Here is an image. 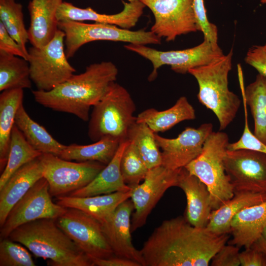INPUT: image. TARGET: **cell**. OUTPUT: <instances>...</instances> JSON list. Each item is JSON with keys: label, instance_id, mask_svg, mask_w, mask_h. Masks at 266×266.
I'll return each instance as SVG.
<instances>
[{"label": "cell", "instance_id": "1", "mask_svg": "<svg viewBox=\"0 0 266 266\" xmlns=\"http://www.w3.org/2000/svg\"><path fill=\"white\" fill-rule=\"evenodd\" d=\"M229 238L178 216L163 221L140 251L144 266H207Z\"/></svg>", "mask_w": 266, "mask_h": 266}, {"label": "cell", "instance_id": "2", "mask_svg": "<svg viewBox=\"0 0 266 266\" xmlns=\"http://www.w3.org/2000/svg\"><path fill=\"white\" fill-rule=\"evenodd\" d=\"M118 70L110 61L88 66L85 70L49 91L33 90L35 101L54 111L73 114L89 121L91 107L102 98L109 86L116 82Z\"/></svg>", "mask_w": 266, "mask_h": 266}, {"label": "cell", "instance_id": "3", "mask_svg": "<svg viewBox=\"0 0 266 266\" xmlns=\"http://www.w3.org/2000/svg\"><path fill=\"white\" fill-rule=\"evenodd\" d=\"M8 238L27 248L52 266H94L92 259L58 226L44 218L22 225Z\"/></svg>", "mask_w": 266, "mask_h": 266}, {"label": "cell", "instance_id": "4", "mask_svg": "<svg viewBox=\"0 0 266 266\" xmlns=\"http://www.w3.org/2000/svg\"><path fill=\"white\" fill-rule=\"evenodd\" d=\"M233 56L232 48L219 59L188 71L198 83L199 102L215 114L220 131L225 130L233 121L241 104L239 97L229 88Z\"/></svg>", "mask_w": 266, "mask_h": 266}, {"label": "cell", "instance_id": "5", "mask_svg": "<svg viewBox=\"0 0 266 266\" xmlns=\"http://www.w3.org/2000/svg\"><path fill=\"white\" fill-rule=\"evenodd\" d=\"M135 103L130 94L116 82L112 83L101 100L93 106L88 126L89 138L96 142L105 137L121 141L127 139L133 116Z\"/></svg>", "mask_w": 266, "mask_h": 266}, {"label": "cell", "instance_id": "6", "mask_svg": "<svg viewBox=\"0 0 266 266\" xmlns=\"http://www.w3.org/2000/svg\"><path fill=\"white\" fill-rule=\"evenodd\" d=\"M229 141L226 133L213 131L206 139L200 154L184 167L207 187L212 210L218 208L234 196L224 162Z\"/></svg>", "mask_w": 266, "mask_h": 266}, {"label": "cell", "instance_id": "7", "mask_svg": "<svg viewBox=\"0 0 266 266\" xmlns=\"http://www.w3.org/2000/svg\"><path fill=\"white\" fill-rule=\"evenodd\" d=\"M58 29L65 34V49L67 59L73 57L83 45L95 41L107 40L144 45L161 43V38L151 31H131L108 24L62 21L58 22Z\"/></svg>", "mask_w": 266, "mask_h": 266}, {"label": "cell", "instance_id": "8", "mask_svg": "<svg viewBox=\"0 0 266 266\" xmlns=\"http://www.w3.org/2000/svg\"><path fill=\"white\" fill-rule=\"evenodd\" d=\"M65 34L58 29L46 45L28 49L30 77L36 90L50 91L70 78L76 71L66 57Z\"/></svg>", "mask_w": 266, "mask_h": 266}, {"label": "cell", "instance_id": "9", "mask_svg": "<svg viewBox=\"0 0 266 266\" xmlns=\"http://www.w3.org/2000/svg\"><path fill=\"white\" fill-rule=\"evenodd\" d=\"M124 47L149 60L153 69L148 77L150 81L157 76L158 69L168 65L174 72L186 74L192 68L213 62L224 55L218 44L203 39L200 44L183 50L160 51L144 44L129 43Z\"/></svg>", "mask_w": 266, "mask_h": 266}, {"label": "cell", "instance_id": "10", "mask_svg": "<svg viewBox=\"0 0 266 266\" xmlns=\"http://www.w3.org/2000/svg\"><path fill=\"white\" fill-rule=\"evenodd\" d=\"M39 158L50 194L56 198L86 186L106 166L95 161L74 162L47 153L41 154Z\"/></svg>", "mask_w": 266, "mask_h": 266}, {"label": "cell", "instance_id": "11", "mask_svg": "<svg viewBox=\"0 0 266 266\" xmlns=\"http://www.w3.org/2000/svg\"><path fill=\"white\" fill-rule=\"evenodd\" d=\"M47 181L42 177L12 207L0 229V239L19 226L35 220L56 219L66 210L51 199Z\"/></svg>", "mask_w": 266, "mask_h": 266}, {"label": "cell", "instance_id": "12", "mask_svg": "<svg viewBox=\"0 0 266 266\" xmlns=\"http://www.w3.org/2000/svg\"><path fill=\"white\" fill-rule=\"evenodd\" d=\"M66 208L56 219L57 224L92 260L115 256L98 220L79 209Z\"/></svg>", "mask_w": 266, "mask_h": 266}, {"label": "cell", "instance_id": "13", "mask_svg": "<svg viewBox=\"0 0 266 266\" xmlns=\"http://www.w3.org/2000/svg\"><path fill=\"white\" fill-rule=\"evenodd\" d=\"M153 13L150 31L166 41L180 35L200 31L193 7L194 0H139Z\"/></svg>", "mask_w": 266, "mask_h": 266}, {"label": "cell", "instance_id": "14", "mask_svg": "<svg viewBox=\"0 0 266 266\" xmlns=\"http://www.w3.org/2000/svg\"><path fill=\"white\" fill-rule=\"evenodd\" d=\"M224 162L234 194H266V153L245 149H227Z\"/></svg>", "mask_w": 266, "mask_h": 266}, {"label": "cell", "instance_id": "15", "mask_svg": "<svg viewBox=\"0 0 266 266\" xmlns=\"http://www.w3.org/2000/svg\"><path fill=\"white\" fill-rule=\"evenodd\" d=\"M181 168L170 169L161 165L149 169L143 182L132 189L130 199L134 207L132 233L146 224L149 215L165 192L177 186Z\"/></svg>", "mask_w": 266, "mask_h": 266}, {"label": "cell", "instance_id": "16", "mask_svg": "<svg viewBox=\"0 0 266 266\" xmlns=\"http://www.w3.org/2000/svg\"><path fill=\"white\" fill-rule=\"evenodd\" d=\"M213 127L211 123L203 124L198 128L187 127L174 138H165L155 133L161 149L162 166L173 170L184 167L200 154Z\"/></svg>", "mask_w": 266, "mask_h": 266}, {"label": "cell", "instance_id": "17", "mask_svg": "<svg viewBox=\"0 0 266 266\" xmlns=\"http://www.w3.org/2000/svg\"><path fill=\"white\" fill-rule=\"evenodd\" d=\"M133 210L131 200L128 199L100 223L115 256L135 261L144 266L140 251L135 248L132 240L131 216Z\"/></svg>", "mask_w": 266, "mask_h": 266}, {"label": "cell", "instance_id": "18", "mask_svg": "<svg viewBox=\"0 0 266 266\" xmlns=\"http://www.w3.org/2000/svg\"><path fill=\"white\" fill-rule=\"evenodd\" d=\"M122 11L114 14H101L91 7L79 8L73 4L63 1L57 13V19L62 21H91L95 23L116 25L130 29L134 27L143 14L145 5L139 0L129 2H123Z\"/></svg>", "mask_w": 266, "mask_h": 266}, {"label": "cell", "instance_id": "19", "mask_svg": "<svg viewBox=\"0 0 266 266\" xmlns=\"http://www.w3.org/2000/svg\"><path fill=\"white\" fill-rule=\"evenodd\" d=\"M177 186L182 190L186 196V220L194 227H206L212 211L210 194L206 185L182 167Z\"/></svg>", "mask_w": 266, "mask_h": 266}, {"label": "cell", "instance_id": "20", "mask_svg": "<svg viewBox=\"0 0 266 266\" xmlns=\"http://www.w3.org/2000/svg\"><path fill=\"white\" fill-rule=\"evenodd\" d=\"M42 177L39 157L22 166L10 176L0 189V227L12 207Z\"/></svg>", "mask_w": 266, "mask_h": 266}, {"label": "cell", "instance_id": "21", "mask_svg": "<svg viewBox=\"0 0 266 266\" xmlns=\"http://www.w3.org/2000/svg\"><path fill=\"white\" fill-rule=\"evenodd\" d=\"M63 0H31L28 4L30 24L29 41L40 47L52 39L58 30V10Z\"/></svg>", "mask_w": 266, "mask_h": 266}, {"label": "cell", "instance_id": "22", "mask_svg": "<svg viewBox=\"0 0 266 266\" xmlns=\"http://www.w3.org/2000/svg\"><path fill=\"white\" fill-rule=\"evenodd\" d=\"M266 227V200L246 207L231 223L232 239L228 243L238 247H250L262 235Z\"/></svg>", "mask_w": 266, "mask_h": 266}, {"label": "cell", "instance_id": "23", "mask_svg": "<svg viewBox=\"0 0 266 266\" xmlns=\"http://www.w3.org/2000/svg\"><path fill=\"white\" fill-rule=\"evenodd\" d=\"M128 142L126 139L120 143L111 161L89 184L67 196L86 197L131 191L132 189L124 181L120 169L121 157Z\"/></svg>", "mask_w": 266, "mask_h": 266}, {"label": "cell", "instance_id": "24", "mask_svg": "<svg viewBox=\"0 0 266 266\" xmlns=\"http://www.w3.org/2000/svg\"><path fill=\"white\" fill-rule=\"evenodd\" d=\"M132 190L86 197L69 196L56 198V203L66 208L79 209L93 216L100 222L106 219L122 202L129 199Z\"/></svg>", "mask_w": 266, "mask_h": 266}, {"label": "cell", "instance_id": "25", "mask_svg": "<svg viewBox=\"0 0 266 266\" xmlns=\"http://www.w3.org/2000/svg\"><path fill=\"white\" fill-rule=\"evenodd\" d=\"M196 118L195 110L186 97H180L170 108L163 111L146 109L136 117V121L145 123L155 133L166 132L186 120Z\"/></svg>", "mask_w": 266, "mask_h": 266}, {"label": "cell", "instance_id": "26", "mask_svg": "<svg viewBox=\"0 0 266 266\" xmlns=\"http://www.w3.org/2000/svg\"><path fill=\"white\" fill-rule=\"evenodd\" d=\"M266 200V194L241 192L234 194L218 208L212 210L206 228L217 234H228L233 218L243 209Z\"/></svg>", "mask_w": 266, "mask_h": 266}, {"label": "cell", "instance_id": "27", "mask_svg": "<svg viewBox=\"0 0 266 266\" xmlns=\"http://www.w3.org/2000/svg\"><path fill=\"white\" fill-rule=\"evenodd\" d=\"M23 89L3 91L0 95V172L4 169L8 158L11 133L18 109L23 103Z\"/></svg>", "mask_w": 266, "mask_h": 266}, {"label": "cell", "instance_id": "28", "mask_svg": "<svg viewBox=\"0 0 266 266\" xmlns=\"http://www.w3.org/2000/svg\"><path fill=\"white\" fill-rule=\"evenodd\" d=\"M238 75L241 94L254 119L253 133L266 145V77L258 73L255 80L244 88L240 66L238 68Z\"/></svg>", "mask_w": 266, "mask_h": 266}, {"label": "cell", "instance_id": "29", "mask_svg": "<svg viewBox=\"0 0 266 266\" xmlns=\"http://www.w3.org/2000/svg\"><path fill=\"white\" fill-rule=\"evenodd\" d=\"M15 124L29 143L41 153L59 156L66 145L56 140L43 126L33 120L21 104L17 112Z\"/></svg>", "mask_w": 266, "mask_h": 266}, {"label": "cell", "instance_id": "30", "mask_svg": "<svg viewBox=\"0 0 266 266\" xmlns=\"http://www.w3.org/2000/svg\"><path fill=\"white\" fill-rule=\"evenodd\" d=\"M121 142L116 138L105 137L91 144H71L66 145L59 157L68 161H95L107 165L114 157Z\"/></svg>", "mask_w": 266, "mask_h": 266}, {"label": "cell", "instance_id": "31", "mask_svg": "<svg viewBox=\"0 0 266 266\" xmlns=\"http://www.w3.org/2000/svg\"><path fill=\"white\" fill-rule=\"evenodd\" d=\"M29 62L0 50V91L32 87Z\"/></svg>", "mask_w": 266, "mask_h": 266}, {"label": "cell", "instance_id": "32", "mask_svg": "<svg viewBox=\"0 0 266 266\" xmlns=\"http://www.w3.org/2000/svg\"><path fill=\"white\" fill-rule=\"evenodd\" d=\"M155 134L147 125L136 121L131 125L127 133V139L134 145L149 169L162 163L161 151Z\"/></svg>", "mask_w": 266, "mask_h": 266}, {"label": "cell", "instance_id": "33", "mask_svg": "<svg viewBox=\"0 0 266 266\" xmlns=\"http://www.w3.org/2000/svg\"><path fill=\"white\" fill-rule=\"evenodd\" d=\"M41 154L29 143L15 124L11 133L7 162L0 177V189L17 170Z\"/></svg>", "mask_w": 266, "mask_h": 266}, {"label": "cell", "instance_id": "34", "mask_svg": "<svg viewBox=\"0 0 266 266\" xmlns=\"http://www.w3.org/2000/svg\"><path fill=\"white\" fill-rule=\"evenodd\" d=\"M0 22L8 33L25 50L29 41L22 5L15 0H0Z\"/></svg>", "mask_w": 266, "mask_h": 266}, {"label": "cell", "instance_id": "35", "mask_svg": "<svg viewBox=\"0 0 266 266\" xmlns=\"http://www.w3.org/2000/svg\"><path fill=\"white\" fill-rule=\"evenodd\" d=\"M120 169L124 182L131 189L144 180L149 170L134 145L129 140L121 157Z\"/></svg>", "mask_w": 266, "mask_h": 266}, {"label": "cell", "instance_id": "36", "mask_svg": "<svg viewBox=\"0 0 266 266\" xmlns=\"http://www.w3.org/2000/svg\"><path fill=\"white\" fill-rule=\"evenodd\" d=\"M21 243L9 238L0 239V266H35L31 255Z\"/></svg>", "mask_w": 266, "mask_h": 266}, {"label": "cell", "instance_id": "37", "mask_svg": "<svg viewBox=\"0 0 266 266\" xmlns=\"http://www.w3.org/2000/svg\"><path fill=\"white\" fill-rule=\"evenodd\" d=\"M244 111V127L242 134L237 141L228 144L227 149L237 150H249L266 154V145L260 141L251 131L248 120L247 104L244 96L241 94Z\"/></svg>", "mask_w": 266, "mask_h": 266}, {"label": "cell", "instance_id": "38", "mask_svg": "<svg viewBox=\"0 0 266 266\" xmlns=\"http://www.w3.org/2000/svg\"><path fill=\"white\" fill-rule=\"evenodd\" d=\"M193 7L195 16L204 39L218 44L217 26L208 19L203 0H194Z\"/></svg>", "mask_w": 266, "mask_h": 266}, {"label": "cell", "instance_id": "39", "mask_svg": "<svg viewBox=\"0 0 266 266\" xmlns=\"http://www.w3.org/2000/svg\"><path fill=\"white\" fill-rule=\"evenodd\" d=\"M239 247L230 244L224 245L212 257V266H238L240 265Z\"/></svg>", "mask_w": 266, "mask_h": 266}, {"label": "cell", "instance_id": "40", "mask_svg": "<svg viewBox=\"0 0 266 266\" xmlns=\"http://www.w3.org/2000/svg\"><path fill=\"white\" fill-rule=\"evenodd\" d=\"M244 60L259 74L266 77V46L265 45L251 46L247 52Z\"/></svg>", "mask_w": 266, "mask_h": 266}, {"label": "cell", "instance_id": "41", "mask_svg": "<svg viewBox=\"0 0 266 266\" xmlns=\"http://www.w3.org/2000/svg\"><path fill=\"white\" fill-rule=\"evenodd\" d=\"M0 50L23 58L28 61L29 53L8 33L0 22Z\"/></svg>", "mask_w": 266, "mask_h": 266}, {"label": "cell", "instance_id": "42", "mask_svg": "<svg viewBox=\"0 0 266 266\" xmlns=\"http://www.w3.org/2000/svg\"><path fill=\"white\" fill-rule=\"evenodd\" d=\"M241 266H266V254L252 247L239 254Z\"/></svg>", "mask_w": 266, "mask_h": 266}, {"label": "cell", "instance_id": "43", "mask_svg": "<svg viewBox=\"0 0 266 266\" xmlns=\"http://www.w3.org/2000/svg\"><path fill=\"white\" fill-rule=\"evenodd\" d=\"M94 266H141L134 261L114 256L106 259L92 260Z\"/></svg>", "mask_w": 266, "mask_h": 266}, {"label": "cell", "instance_id": "44", "mask_svg": "<svg viewBox=\"0 0 266 266\" xmlns=\"http://www.w3.org/2000/svg\"><path fill=\"white\" fill-rule=\"evenodd\" d=\"M266 254V227L261 236L250 246Z\"/></svg>", "mask_w": 266, "mask_h": 266}, {"label": "cell", "instance_id": "45", "mask_svg": "<svg viewBox=\"0 0 266 266\" xmlns=\"http://www.w3.org/2000/svg\"><path fill=\"white\" fill-rule=\"evenodd\" d=\"M260 2L262 4H266V0H260Z\"/></svg>", "mask_w": 266, "mask_h": 266}, {"label": "cell", "instance_id": "46", "mask_svg": "<svg viewBox=\"0 0 266 266\" xmlns=\"http://www.w3.org/2000/svg\"><path fill=\"white\" fill-rule=\"evenodd\" d=\"M127 0L129 1V2H133V1H135L138 0Z\"/></svg>", "mask_w": 266, "mask_h": 266}, {"label": "cell", "instance_id": "47", "mask_svg": "<svg viewBox=\"0 0 266 266\" xmlns=\"http://www.w3.org/2000/svg\"><path fill=\"white\" fill-rule=\"evenodd\" d=\"M265 45L266 46V44H265Z\"/></svg>", "mask_w": 266, "mask_h": 266}]
</instances>
